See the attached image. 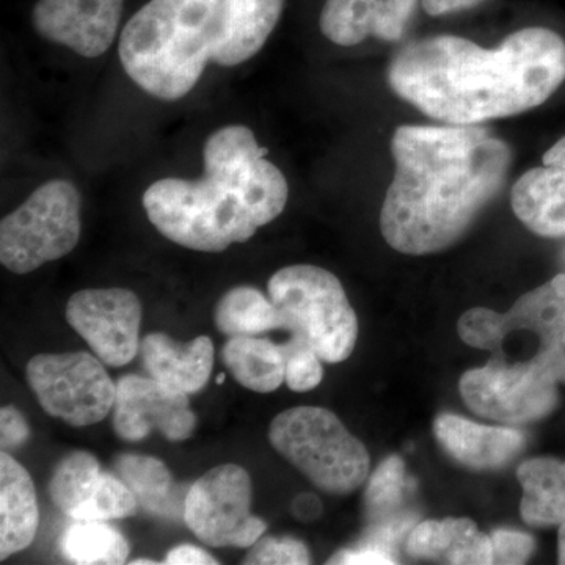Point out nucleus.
<instances>
[{
  "label": "nucleus",
  "instance_id": "nucleus-1",
  "mask_svg": "<svg viewBox=\"0 0 565 565\" xmlns=\"http://www.w3.org/2000/svg\"><path fill=\"white\" fill-rule=\"evenodd\" d=\"M381 232L394 250L430 255L457 243L503 189L512 151L481 125L401 126Z\"/></svg>",
  "mask_w": 565,
  "mask_h": 565
},
{
  "label": "nucleus",
  "instance_id": "nucleus-2",
  "mask_svg": "<svg viewBox=\"0 0 565 565\" xmlns=\"http://www.w3.org/2000/svg\"><path fill=\"white\" fill-rule=\"evenodd\" d=\"M565 79V43L527 28L494 50L455 35L429 36L397 51L388 84L401 99L446 125H481L544 104Z\"/></svg>",
  "mask_w": 565,
  "mask_h": 565
},
{
  "label": "nucleus",
  "instance_id": "nucleus-3",
  "mask_svg": "<svg viewBox=\"0 0 565 565\" xmlns=\"http://www.w3.org/2000/svg\"><path fill=\"white\" fill-rule=\"evenodd\" d=\"M248 126H223L204 141L200 180L163 178L143 193L148 221L172 243L203 253L244 244L285 211V174Z\"/></svg>",
  "mask_w": 565,
  "mask_h": 565
},
{
  "label": "nucleus",
  "instance_id": "nucleus-4",
  "mask_svg": "<svg viewBox=\"0 0 565 565\" xmlns=\"http://www.w3.org/2000/svg\"><path fill=\"white\" fill-rule=\"evenodd\" d=\"M222 0H150L128 21L118 54L129 79L162 102H178L202 79Z\"/></svg>",
  "mask_w": 565,
  "mask_h": 565
},
{
  "label": "nucleus",
  "instance_id": "nucleus-5",
  "mask_svg": "<svg viewBox=\"0 0 565 565\" xmlns=\"http://www.w3.org/2000/svg\"><path fill=\"white\" fill-rule=\"evenodd\" d=\"M269 441L282 459L326 493L351 494L370 476V452L327 408L281 412L270 423Z\"/></svg>",
  "mask_w": 565,
  "mask_h": 565
},
{
  "label": "nucleus",
  "instance_id": "nucleus-6",
  "mask_svg": "<svg viewBox=\"0 0 565 565\" xmlns=\"http://www.w3.org/2000/svg\"><path fill=\"white\" fill-rule=\"evenodd\" d=\"M282 330L302 338L322 362L348 360L359 338V319L341 281L311 264L282 267L267 285Z\"/></svg>",
  "mask_w": 565,
  "mask_h": 565
},
{
  "label": "nucleus",
  "instance_id": "nucleus-7",
  "mask_svg": "<svg viewBox=\"0 0 565 565\" xmlns=\"http://www.w3.org/2000/svg\"><path fill=\"white\" fill-rule=\"evenodd\" d=\"M81 195L66 180H52L0 222V263L10 273L31 274L57 262L79 244Z\"/></svg>",
  "mask_w": 565,
  "mask_h": 565
},
{
  "label": "nucleus",
  "instance_id": "nucleus-8",
  "mask_svg": "<svg viewBox=\"0 0 565 565\" xmlns=\"http://www.w3.org/2000/svg\"><path fill=\"white\" fill-rule=\"evenodd\" d=\"M29 386L52 418L70 426L102 423L114 411L117 384L88 352L40 353L28 363Z\"/></svg>",
  "mask_w": 565,
  "mask_h": 565
},
{
  "label": "nucleus",
  "instance_id": "nucleus-9",
  "mask_svg": "<svg viewBox=\"0 0 565 565\" xmlns=\"http://www.w3.org/2000/svg\"><path fill=\"white\" fill-rule=\"evenodd\" d=\"M460 394L471 412L504 424L539 422L559 403L557 382L537 360L509 363L493 355L460 379Z\"/></svg>",
  "mask_w": 565,
  "mask_h": 565
},
{
  "label": "nucleus",
  "instance_id": "nucleus-10",
  "mask_svg": "<svg viewBox=\"0 0 565 565\" xmlns=\"http://www.w3.org/2000/svg\"><path fill=\"white\" fill-rule=\"evenodd\" d=\"M250 475L236 463L218 465L193 482L184 500V522L204 545L250 548L267 530L252 514Z\"/></svg>",
  "mask_w": 565,
  "mask_h": 565
},
{
  "label": "nucleus",
  "instance_id": "nucleus-11",
  "mask_svg": "<svg viewBox=\"0 0 565 565\" xmlns=\"http://www.w3.org/2000/svg\"><path fill=\"white\" fill-rule=\"evenodd\" d=\"M143 308L125 288L82 289L70 297L66 321L107 366L131 363L140 351Z\"/></svg>",
  "mask_w": 565,
  "mask_h": 565
},
{
  "label": "nucleus",
  "instance_id": "nucleus-12",
  "mask_svg": "<svg viewBox=\"0 0 565 565\" xmlns=\"http://www.w3.org/2000/svg\"><path fill=\"white\" fill-rule=\"evenodd\" d=\"M114 429L125 441L143 440L154 430L167 440L184 441L196 429L189 394L174 392L152 377L122 375L117 382Z\"/></svg>",
  "mask_w": 565,
  "mask_h": 565
},
{
  "label": "nucleus",
  "instance_id": "nucleus-13",
  "mask_svg": "<svg viewBox=\"0 0 565 565\" xmlns=\"http://www.w3.org/2000/svg\"><path fill=\"white\" fill-rule=\"evenodd\" d=\"M125 0H39L32 24L44 40L85 58L110 50L120 28Z\"/></svg>",
  "mask_w": 565,
  "mask_h": 565
},
{
  "label": "nucleus",
  "instance_id": "nucleus-14",
  "mask_svg": "<svg viewBox=\"0 0 565 565\" xmlns=\"http://www.w3.org/2000/svg\"><path fill=\"white\" fill-rule=\"evenodd\" d=\"M416 0H327L321 11V32L338 46H355L375 36L403 39Z\"/></svg>",
  "mask_w": 565,
  "mask_h": 565
},
{
  "label": "nucleus",
  "instance_id": "nucleus-15",
  "mask_svg": "<svg viewBox=\"0 0 565 565\" xmlns=\"http://www.w3.org/2000/svg\"><path fill=\"white\" fill-rule=\"evenodd\" d=\"M285 0H222L211 62L237 66L250 61L280 21Z\"/></svg>",
  "mask_w": 565,
  "mask_h": 565
},
{
  "label": "nucleus",
  "instance_id": "nucleus-16",
  "mask_svg": "<svg viewBox=\"0 0 565 565\" xmlns=\"http://www.w3.org/2000/svg\"><path fill=\"white\" fill-rule=\"evenodd\" d=\"M434 433L452 459L476 471L505 467L526 445L525 435L512 427L486 426L452 414L438 416Z\"/></svg>",
  "mask_w": 565,
  "mask_h": 565
},
{
  "label": "nucleus",
  "instance_id": "nucleus-17",
  "mask_svg": "<svg viewBox=\"0 0 565 565\" xmlns=\"http://www.w3.org/2000/svg\"><path fill=\"white\" fill-rule=\"evenodd\" d=\"M140 353L150 377L184 394L204 388L214 367V343L210 337L178 343L169 334L150 333L141 340Z\"/></svg>",
  "mask_w": 565,
  "mask_h": 565
},
{
  "label": "nucleus",
  "instance_id": "nucleus-18",
  "mask_svg": "<svg viewBox=\"0 0 565 565\" xmlns=\"http://www.w3.org/2000/svg\"><path fill=\"white\" fill-rule=\"evenodd\" d=\"M512 210L531 232L565 236V158L544 156V166L523 174L512 188Z\"/></svg>",
  "mask_w": 565,
  "mask_h": 565
},
{
  "label": "nucleus",
  "instance_id": "nucleus-19",
  "mask_svg": "<svg viewBox=\"0 0 565 565\" xmlns=\"http://www.w3.org/2000/svg\"><path fill=\"white\" fill-rule=\"evenodd\" d=\"M40 525L39 500L29 471L7 451L0 455V559L32 545Z\"/></svg>",
  "mask_w": 565,
  "mask_h": 565
},
{
  "label": "nucleus",
  "instance_id": "nucleus-20",
  "mask_svg": "<svg viewBox=\"0 0 565 565\" xmlns=\"http://www.w3.org/2000/svg\"><path fill=\"white\" fill-rule=\"evenodd\" d=\"M407 553L415 559L456 565L493 564L492 537L470 519L426 520L411 531Z\"/></svg>",
  "mask_w": 565,
  "mask_h": 565
},
{
  "label": "nucleus",
  "instance_id": "nucleus-21",
  "mask_svg": "<svg viewBox=\"0 0 565 565\" xmlns=\"http://www.w3.org/2000/svg\"><path fill=\"white\" fill-rule=\"evenodd\" d=\"M523 497L520 515L527 525L559 526L565 522V462L555 457H535L516 471Z\"/></svg>",
  "mask_w": 565,
  "mask_h": 565
},
{
  "label": "nucleus",
  "instance_id": "nucleus-22",
  "mask_svg": "<svg viewBox=\"0 0 565 565\" xmlns=\"http://www.w3.org/2000/svg\"><path fill=\"white\" fill-rule=\"evenodd\" d=\"M535 333L541 345L564 343L565 341V274L539 286L520 297L514 307L503 315V333Z\"/></svg>",
  "mask_w": 565,
  "mask_h": 565
},
{
  "label": "nucleus",
  "instance_id": "nucleus-23",
  "mask_svg": "<svg viewBox=\"0 0 565 565\" xmlns=\"http://www.w3.org/2000/svg\"><path fill=\"white\" fill-rule=\"evenodd\" d=\"M222 362L237 384L255 393H273L285 382L281 344L267 338L232 337L222 348Z\"/></svg>",
  "mask_w": 565,
  "mask_h": 565
},
{
  "label": "nucleus",
  "instance_id": "nucleus-24",
  "mask_svg": "<svg viewBox=\"0 0 565 565\" xmlns=\"http://www.w3.org/2000/svg\"><path fill=\"white\" fill-rule=\"evenodd\" d=\"M215 327L226 337H259L282 329V319L270 297L253 286H236L215 307Z\"/></svg>",
  "mask_w": 565,
  "mask_h": 565
},
{
  "label": "nucleus",
  "instance_id": "nucleus-25",
  "mask_svg": "<svg viewBox=\"0 0 565 565\" xmlns=\"http://www.w3.org/2000/svg\"><path fill=\"white\" fill-rule=\"evenodd\" d=\"M62 552L73 564H125L129 544L120 531L106 522L74 520L62 539Z\"/></svg>",
  "mask_w": 565,
  "mask_h": 565
},
{
  "label": "nucleus",
  "instance_id": "nucleus-26",
  "mask_svg": "<svg viewBox=\"0 0 565 565\" xmlns=\"http://www.w3.org/2000/svg\"><path fill=\"white\" fill-rule=\"evenodd\" d=\"M104 471L98 459L87 451H73L55 467L50 482L52 503L73 519L82 505L98 492Z\"/></svg>",
  "mask_w": 565,
  "mask_h": 565
},
{
  "label": "nucleus",
  "instance_id": "nucleus-27",
  "mask_svg": "<svg viewBox=\"0 0 565 565\" xmlns=\"http://www.w3.org/2000/svg\"><path fill=\"white\" fill-rule=\"evenodd\" d=\"M118 478L131 489L141 508L162 511L172 493L173 476L162 460L151 456L121 455L115 460Z\"/></svg>",
  "mask_w": 565,
  "mask_h": 565
},
{
  "label": "nucleus",
  "instance_id": "nucleus-28",
  "mask_svg": "<svg viewBox=\"0 0 565 565\" xmlns=\"http://www.w3.org/2000/svg\"><path fill=\"white\" fill-rule=\"evenodd\" d=\"M407 479H405V465L401 457L392 456L384 460L373 476L364 492L366 514L373 522H382L396 511L404 501Z\"/></svg>",
  "mask_w": 565,
  "mask_h": 565
},
{
  "label": "nucleus",
  "instance_id": "nucleus-29",
  "mask_svg": "<svg viewBox=\"0 0 565 565\" xmlns=\"http://www.w3.org/2000/svg\"><path fill=\"white\" fill-rule=\"evenodd\" d=\"M285 355V384L296 393H307L321 384L322 359L302 338L291 337L281 344Z\"/></svg>",
  "mask_w": 565,
  "mask_h": 565
},
{
  "label": "nucleus",
  "instance_id": "nucleus-30",
  "mask_svg": "<svg viewBox=\"0 0 565 565\" xmlns=\"http://www.w3.org/2000/svg\"><path fill=\"white\" fill-rule=\"evenodd\" d=\"M459 337L476 349H487L493 355H504L503 315L490 308H473L459 319Z\"/></svg>",
  "mask_w": 565,
  "mask_h": 565
},
{
  "label": "nucleus",
  "instance_id": "nucleus-31",
  "mask_svg": "<svg viewBox=\"0 0 565 565\" xmlns=\"http://www.w3.org/2000/svg\"><path fill=\"white\" fill-rule=\"evenodd\" d=\"M244 564L307 565L311 564V555L308 546L297 539L263 535L248 548Z\"/></svg>",
  "mask_w": 565,
  "mask_h": 565
},
{
  "label": "nucleus",
  "instance_id": "nucleus-32",
  "mask_svg": "<svg viewBox=\"0 0 565 565\" xmlns=\"http://www.w3.org/2000/svg\"><path fill=\"white\" fill-rule=\"evenodd\" d=\"M493 564L516 565L525 564L535 552L533 535L520 531H493Z\"/></svg>",
  "mask_w": 565,
  "mask_h": 565
},
{
  "label": "nucleus",
  "instance_id": "nucleus-33",
  "mask_svg": "<svg viewBox=\"0 0 565 565\" xmlns=\"http://www.w3.org/2000/svg\"><path fill=\"white\" fill-rule=\"evenodd\" d=\"M31 437L28 419L18 408L7 405L0 411V446L2 451L21 448Z\"/></svg>",
  "mask_w": 565,
  "mask_h": 565
},
{
  "label": "nucleus",
  "instance_id": "nucleus-34",
  "mask_svg": "<svg viewBox=\"0 0 565 565\" xmlns=\"http://www.w3.org/2000/svg\"><path fill=\"white\" fill-rule=\"evenodd\" d=\"M329 564L381 565L396 564V559L386 546L364 541L355 548L341 550L329 561Z\"/></svg>",
  "mask_w": 565,
  "mask_h": 565
},
{
  "label": "nucleus",
  "instance_id": "nucleus-35",
  "mask_svg": "<svg viewBox=\"0 0 565 565\" xmlns=\"http://www.w3.org/2000/svg\"><path fill=\"white\" fill-rule=\"evenodd\" d=\"M534 359L548 371L557 384H565V341L552 345H541Z\"/></svg>",
  "mask_w": 565,
  "mask_h": 565
},
{
  "label": "nucleus",
  "instance_id": "nucleus-36",
  "mask_svg": "<svg viewBox=\"0 0 565 565\" xmlns=\"http://www.w3.org/2000/svg\"><path fill=\"white\" fill-rule=\"evenodd\" d=\"M166 564L170 565H199V564H218V561L210 553L193 545H178L167 553Z\"/></svg>",
  "mask_w": 565,
  "mask_h": 565
},
{
  "label": "nucleus",
  "instance_id": "nucleus-37",
  "mask_svg": "<svg viewBox=\"0 0 565 565\" xmlns=\"http://www.w3.org/2000/svg\"><path fill=\"white\" fill-rule=\"evenodd\" d=\"M482 2L484 0H423V7L430 17H444V14L471 9Z\"/></svg>",
  "mask_w": 565,
  "mask_h": 565
},
{
  "label": "nucleus",
  "instance_id": "nucleus-38",
  "mask_svg": "<svg viewBox=\"0 0 565 565\" xmlns=\"http://www.w3.org/2000/svg\"><path fill=\"white\" fill-rule=\"evenodd\" d=\"M322 512V503L316 494L303 493L299 494L292 501V514L302 522H311L318 519Z\"/></svg>",
  "mask_w": 565,
  "mask_h": 565
},
{
  "label": "nucleus",
  "instance_id": "nucleus-39",
  "mask_svg": "<svg viewBox=\"0 0 565 565\" xmlns=\"http://www.w3.org/2000/svg\"><path fill=\"white\" fill-rule=\"evenodd\" d=\"M557 559L559 564L565 565V522L559 525V535H557Z\"/></svg>",
  "mask_w": 565,
  "mask_h": 565
},
{
  "label": "nucleus",
  "instance_id": "nucleus-40",
  "mask_svg": "<svg viewBox=\"0 0 565 565\" xmlns=\"http://www.w3.org/2000/svg\"><path fill=\"white\" fill-rule=\"evenodd\" d=\"M556 151L563 152L565 154V137L564 139L557 140L555 145H553Z\"/></svg>",
  "mask_w": 565,
  "mask_h": 565
},
{
  "label": "nucleus",
  "instance_id": "nucleus-41",
  "mask_svg": "<svg viewBox=\"0 0 565 565\" xmlns=\"http://www.w3.org/2000/svg\"><path fill=\"white\" fill-rule=\"evenodd\" d=\"M131 564L134 565H148V564H152L154 565L156 564V561H148V559H136V561H131Z\"/></svg>",
  "mask_w": 565,
  "mask_h": 565
},
{
  "label": "nucleus",
  "instance_id": "nucleus-42",
  "mask_svg": "<svg viewBox=\"0 0 565 565\" xmlns=\"http://www.w3.org/2000/svg\"><path fill=\"white\" fill-rule=\"evenodd\" d=\"M564 264H565V252H564Z\"/></svg>",
  "mask_w": 565,
  "mask_h": 565
}]
</instances>
